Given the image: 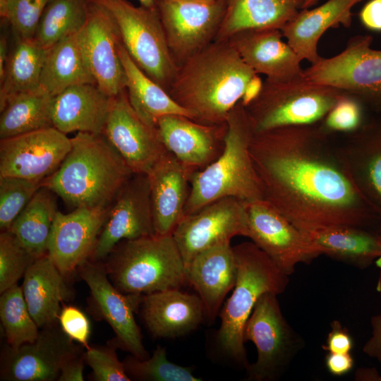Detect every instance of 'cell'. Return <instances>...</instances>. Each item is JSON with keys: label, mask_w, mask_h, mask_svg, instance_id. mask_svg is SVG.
Here are the masks:
<instances>
[{"label": "cell", "mask_w": 381, "mask_h": 381, "mask_svg": "<svg viewBox=\"0 0 381 381\" xmlns=\"http://www.w3.org/2000/svg\"><path fill=\"white\" fill-rule=\"evenodd\" d=\"M53 99L41 87L10 97L0 109V140L54 127Z\"/></svg>", "instance_id": "obj_35"}, {"label": "cell", "mask_w": 381, "mask_h": 381, "mask_svg": "<svg viewBox=\"0 0 381 381\" xmlns=\"http://www.w3.org/2000/svg\"><path fill=\"white\" fill-rule=\"evenodd\" d=\"M186 275L203 303L206 319L213 322L236 282L237 263L231 242L216 244L198 253L186 267Z\"/></svg>", "instance_id": "obj_23"}, {"label": "cell", "mask_w": 381, "mask_h": 381, "mask_svg": "<svg viewBox=\"0 0 381 381\" xmlns=\"http://www.w3.org/2000/svg\"><path fill=\"white\" fill-rule=\"evenodd\" d=\"M354 360L351 353L328 352L325 356V365L329 373L341 376L349 373L353 368Z\"/></svg>", "instance_id": "obj_47"}, {"label": "cell", "mask_w": 381, "mask_h": 381, "mask_svg": "<svg viewBox=\"0 0 381 381\" xmlns=\"http://www.w3.org/2000/svg\"><path fill=\"white\" fill-rule=\"evenodd\" d=\"M344 92L303 77L275 82L265 79L244 104L255 133L291 126L320 123Z\"/></svg>", "instance_id": "obj_7"}, {"label": "cell", "mask_w": 381, "mask_h": 381, "mask_svg": "<svg viewBox=\"0 0 381 381\" xmlns=\"http://www.w3.org/2000/svg\"><path fill=\"white\" fill-rule=\"evenodd\" d=\"M379 110L381 111V107H380V109ZM380 123H381V120H380Z\"/></svg>", "instance_id": "obj_56"}, {"label": "cell", "mask_w": 381, "mask_h": 381, "mask_svg": "<svg viewBox=\"0 0 381 381\" xmlns=\"http://www.w3.org/2000/svg\"><path fill=\"white\" fill-rule=\"evenodd\" d=\"M233 249L237 278L231 295L219 312L216 342L224 355L246 368L249 363L243 337L245 324L258 298L267 292L282 294L289 279L253 242L241 243Z\"/></svg>", "instance_id": "obj_5"}, {"label": "cell", "mask_w": 381, "mask_h": 381, "mask_svg": "<svg viewBox=\"0 0 381 381\" xmlns=\"http://www.w3.org/2000/svg\"><path fill=\"white\" fill-rule=\"evenodd\" d=\"M143 321L155 338H176L195 330L206 318L197 294L169 289L143 295Z\"/></svg>", "instance_id": "obj_26"}, {"label": "cell", "mask_w": 381, "mask_h": 381, "mask_svg": "<svg viewBox=\"0 0 381 381\" xmlns=\"http://www.w3.org/2000/svg\"><path fill=\"white\" fill-rule=\"evenodd\" d=\"M359 18L367 29L381 32V0H370L362 8Z\"/></svg>", "instance_id": "obj_48"}, {"label": "cell", "mask_w": 381, "mask_h": 381, "mask_svg": "<svg viewBox=\"0 0 381 381\" xmlns=\"http://www.w3.org/2000/svg\"><path fill=\"white\" fill-rule=\"evenodd\" d=\"M329 135L320 123L254 133L250 154L263 199L301 230H380V218L358 192Z\"/></svg>", "instance_id": "obj_1"}, {"label": "cell", "mask_w": 381, "mask_h": 381, "mask_svg": "<svg viewBox=\"0 0 381 381\" xmlns=\"http://www.w3.org/2000/svg\"><path fill=\"white\" fill-rule=\"evenodd\" d=\"M371 337L365 343L363 351L369 357L375 358L381 365V315L370 318Z\"/></svg>", "instance_id": "obj_50"}, {"label": "cell", "mask_w": 381, "mask_h": 381, "mask_svg": "<svg viewBox=\"0 0 381 381\" xmlns=\"http://www.w3.org/2000/svg\"><path fill=\"white\" fill-rule=\"evenodd\" d=\"M363 102L356 97L344 93L320 123L327 133H351L365 123L363 120Z\"/></svg>", "instance_id": "obj_43"}, {"label": "cell", "mask_w": 381, "mask_h": 381, "mask_svg": "<svg viewBox=\"0 0 381 381\" xmlns=\"http://www.w3.org/2000/svg\"><path fill=\"white\" fill-rule=\"evenodd\" d=\"M224 13L214 40H228L248 29L282 28L303 9L306 0H224Z\"/></svg>", "instance_id": "obj_30"}, {"label": "cell", "mask_w": 381, "mask_h": 381, "mask_svg": "<svg viewBox=\"0 0 381 381\" xmlns=\"http://www.w3.org/2000/svg\"><path fill=\"white\" fill-rule=\"evenodd\" d=\"M153 234L148 176L133 174L111 204L90 258L99 262L121 241Z\"/></svg>", "instance_id": "obj_16"}, {"label": "cell", "mask_w": 381, "mask_h": 381, "mask_svg": "<svg viewBox=\"0 0 381 381\" xmlns=\"http://www.w3.org/2000/svg\"><path fill=\"white\" fill-rule=\"evenodd\" d=\"M126 372L131 380L149 381H200L202 378L193 374L190 367L171 362L166 349L157 346L152 356L140 359L131 354L123 361Z\"/></svg>", "instance_id": "obj_39"}, {"label": "cell", "mask_w": 381, "mask_h": 381, "mask_svg": "<svg viewBox=\"0 0 381 381\" xmlns=\"http://www.w3.org/2000/svg\"><path fill=\"white\" fill-rule=\"evenodd\" d=\"M8 54V44L6 35L1 34L0 37V80L3 79L4 75Z\"/></svg>", "instance_id": "obj_51"}, {"label": "cell", "mask_w": 381, "mask_h": 381, "mask_svg": "<svg viewBox=\"0 0 381 381\" xmlns=\"http://www.w3.org/2000/svg\"><path fill=\"white\" fill-rule=\"evenodd\" d=\"M112 97L96 84L71 86L54 97L53 126L68 134L83 132L101 134L109 113Z\"/></svg>", "instance_id": "obj_27"}, {"label": "cell", "mask_w": 381, "mask_h": 381, "mask_svg": "<svg viewBox=\"0 0 381 381\" xmlns=\"http://www.w3.org/2000/svg\"><path fill=\"white\" fill-rule=\"evenodd\" d=\"M85 352L83 351L70 358L62 366L59 381H83Z\"/></svg>", "instance_id": "obj_49"}, {"label": "cell", "mask_w": 381, "mask_h": 381, "mask_svg": "<svg viewBox=\"0 0 381 381\" xmlns=\"http://www.w3.org/2000/svg\"><path fill=\"white\" fill-rule=\"evenodd\" d=\"M78 270L90 289L95 313L111 326L116 335L113 344L138 358H147L134 316L143 295L121 292L110 281L104 264L99 261L87 260Z\"/></svg>", "instance_id": "obj_13"}, {"label": "cell", "mask_w": 381, "mask_h": 381, "mask_svg": "<svg viewBox=\"0 0 381 381\" xmlns=\"http://www.w3.org/2000/svg\"><path fill=\"white\" fill-rule=\"evenodd\" d=\"M81 30L47 50L40 87L54 97L75 85L96 84L83 52Z\"/></svg>", "instance_id": "obj_33"}, {"label": "cell", "mask_w": 381, "mask_h": 381, "mask_svg": "<svg viewBox=\"0 0 381 381\" xmlns=\"http://www.w3.org/2000/svg\"><path fill=\"white\" fill-rule=\"evenodd\" d=\"M365 0H327L314 8H303L282 30L288 44L303 60L310 64L322 59L318 44L329 28L340 25L349 28L352 23V8Z\"/></svg>", "instance_id": "obj_28"}, {"label": "cell", "mask_w": 381, "mask_h": 381, "mask_svg": "<svg viewBox=\"0 0 381 381\" xmlns=\"http://www.w3.org/2000/svg\"><path fill=\"white\" fill-rule=\"evenodd\" d=\"M155 4L178 66L215 40L224 13V0H155Z\"/></svg>", "instance_id": "obj_12"}, {"label": "cell", "mask_w": 381, "mask_h": 381, "mask_svg": "<svg viewBox=\"0 0 381 381\" xmlns=\"http://www.w3.org/2000/svg\"><path fill=\"white\" fill-rule=\"evenodd\" d=\"M140 2V5L147 8H155V0H138Z\"/></svg>", "instance_id": "obj_53"}, {"label": "cell", "mask_w": 381, "mask_h": 381, "mask_svg": "<svg viewBox=\"0 0 381 381\" xmlns=\"http://www.w3.org/2000/svg\"><path fill=\"white\" fill-rule=\"evenodd\" d=\"M47 49L34 40H16L0 80V109L13 95L40 87Z\"/></svg>", "instance_id": "obj_36"}, {"label": "cell", "mask_w": 381, "mask_h": 381, "mask_svg": "<svg viewBox=\"0 0 381 381\" xmlns=\"http://www.w3.org/2000/svg\"><path fill=\"white\" fill-rule=\"evenodd\" d=\"M320 0H308L303 6V8H310L312 6L316 5Z\"/></svg>", "instance_id": "obj_54"}, {"label": "cell", "mask_w": 381, "mask_h": 381, "mask_svg": "<svg viewBox=\"0 0 381 381\" xmlns=\"http://www.w3.org/2000/svg\"><path fill=\"white\" fill-rule=\"evenodd\" d=\"M8 230L0 234V294L18 284L36 260Z\"/></svg>", "instance_id": "obj_41"}, {"label": "cell", "mask_w": 381, "mask_h": 381, "mask_svg": "<svg viewBox=\"0 0 381 381\" xmlns=\"http://www.w3.org/2000/svg\"><path fill=\"white\" fill-rule=\"evenodd\" d=\"M371 35L351 37L336 56L303 69L307 80L341 90L363 103L381 107V50L371 48Z\"/></svg>", "instance_id": "obj_10"}, {"label": "cell", "mask_w": 381, "mask_h": 381, "mask_svg": "<svg viewBox=\"0 0 381 381\" xmlns=\"http://www.w3.org/2000/svg\"><path fill=\"white\" fill-rule=\"evenodd\" d=\"M306 1H307L308 0H306ZM305 4H306V3H305Z\"/></svg>", "instance_id": "obj_57"}, {"label": "cell", "mask_w": 381, "mask_h": 381, "mask_svg": "<svg viewBox=\"0 0 381 381\" xmlns=\"http://www.w3.org/2000/svg\"><path fill=\"white\" fill-rule=\"evenodd\" d=\"M59 169L42 181L66 203L76 207H109L134 174L101 134L78 132Z\"/></svg>", "instance_id": "obj_3"}, {"label": "cell", "mask_w": 381, "mask_h": 381, "mask_svg": "<svg viewBox=\"0 0 381 381\" xmlns=\"http://www.w3.org/2000/svg\"><path fill=\"white\" fill-rule=\"evenodd\" d=\"M89 0H49L34 40L48 49L64 38L80 31L87 16Z\"/></svg>", "instance_id": "obj_37"}, {"label": "cell", "mask_w": 381, "mask_h": 381, "mask_svg": "<svg viewBox=\"0 0 381 381\" xmlns=\"http://www.w3.org/2000/svg\"><path fill=\"white\" fill-rule=\"evenodd\" d=\"M82 351L57 324L40 331L35 341L17 349L6 345L1 356V380H57L63 365Z\"/></svg>", "instance_id": "obj_15"}, {"label": "cell", "mask_w": 381, "mask_h": 381, "mask_svg": "<svg viewBox=\"0 0 381 381\" xmlns=\"http://www.w3.org/2000/svg\"><path fill=\"white\" fill-rule=\"evenodd\" d=\"M277 296L272 292L263 294L245 324L244 342L252 341L257 350L255 362L246 368L248 380H277L303 346L285 319Z\"/></svg>", "instance_id": "obj_9"}, {"label": "cell", "mask_w": 381, "mask_h": 381, "mask_svg": "<svg viewBox=\"0 0 381 381\" xmlns=\"http://www.w3.org/2000/svg\"><path fill=\"white\" fill-rule=\"evenodd\" d=\"M0 319L7 345L12 349L33 342L38 337L39 327L29 312L22 286L18 284L1 294Z\"/></svg>", "instance_id": "obj_38"}, {"label": "cell", "mask_w": 381, "mask_h": 381, "mask_svg": "<svg viewBox=\"0 0 381 381\" xmlns=\"http://www.w3.org/2000/svg\"><path fill=\"white\" fill-rule=\"evenodd\" d=\"M23 277L24 298L38 327L57 324L61 303L73 295L66 277L47 254L37 258Z\"/></svg>", "instance_id": "obj_29"}, {"label": "cell", "mask_w": 381, "mask_h": 381, "mask_svg": "<svg viewBox=\"0 0 381 381\" xmlns=\"http://www.w3.org/2000/svg\"><path fill=\"white\" fill-rule=\"evenodd\" d=\"M102 134L134 174H147L167 152L157 129L148 126L133 109L126 90L112 97Z\"/></svg>", "instance_id": "obj_18"}, {"label": "cell", "mask_w": 381, "mask_h": 381, "mask_svg": "<svg viewBox=\"0 0 381 381\" xmlns=\"http://www.w3.org/2000/svg\"><path fill=\"white\" fill-rule=\"evenodd\" d=\"M71 140L54 127L0 140V176L42 181L60 167Z\"/></svg>", "instance_id": "obj_17"}, {"label": "cell", "mask_w": 381, "mask_h": 381, "mask_svg": "<svg viewBox=\"0 0 381 381\" xmlns=\"http://www.w3.org/2000/svg\"><path fill=\"white\" fill-rule=\"evenodd\" d=\"M49 0H0L1 19L10 24L16 40H33Z\"/></svg>", "instance_id": "obj_42"}, {"label": "cell", "mask_w": 381, "mask_h": 381, "mask_svg": "<svg viewBox=\"0 0 381 381\" xmlns=\"http://www.w3.org/2000/svg\"><path fill=\"white\" fill-rule=\"evenodd\" d=\"M147 175L150 183L155 234H172L184 216L191 175L169 151Z\"/></svg>", "instance_id": "obj_24"}, {"label": "cell", "mask_w": 381, "mask_h": 381, "mask_svg": "<svg viewBox=\"0 0 381 381\" xmlns=\"http://www.w3.org/2000/svg\"><path fill=\"white\" fill-rule=\"evenodd\" d=\"M339 147L356 188L381 221L380 121L349 133Z\"/></svg>", "instance_id": "obj_25"}, {"label": "cell", "mask_w": 381, "mask_h": 381, "mask_svg": "<svg viewBox=\"0 0 381 381\" xmlns=\"http://www.w3.org/2000/svg\"><path fill=\"white\" fill-rule=\"evenodd\" d=\"M109 207H76L67 214L58 210L47 255L66 278L90 258Z\"/></svg>", "instance_id": "obj_20"}, {"label": "cell", "mask_w": 381, "mask_h": 381, "mask_svg": "<svg viewBox=\"0 0 381 381\" xmlns=\"http://www.w3.org/2000/svg\"><path fill=\"white\" fill-rule=\"evenodd\" d=\"M186 269L200 252L236 236H248L245 202L226 197L184 215L172 233Z\"/></svg>", "instance_id": "obj_14"}, {"label": "cell", "mask_w": 381, "mask_h": 381, "mask_svg": "<svg viewBox=\"0 0 381 381\" xmlns=\"http://www.w3.org/2000/svg\"><path fill=\"white\" fill-rule=\"evenodd\" d=\"M226 126L222 153L190 176L184 215L223 198L233 197L243 202L263 199L261 183L250 154L255 131L242 100L230 111Z\"/></svg>", "instance_id": "obj_4"}, {"label": "cell", "mask_w": 381, "mask_h": 381, "mask_svg": "<svg viewBox=\"0 0 381 381\" xmlns=\"http://www.w3.org/2000/svg\"><path fill=\"white\" fill-rule=\"evenodd\" d=\"M245 208L247 237L288 276L298 264L324 255L320 246L265 200L245 202Z\"/></svg>", "instance_id": "obj_11"}, {"label": "cell", "mask_w": 381, "mask_h": 381, "mask_svg": "<svg viewBox=\"0 0 381 381\" xmlns=\"http://www.w3.org/2000/svg\"><path fill=\"white\" fill-rule=\"evenodd\" d=\"M54 194L42 186L8 229L35 258L47 254L52 227L58 212Z\"/></svg>", "instance_id": "obj_34"}, {"label": "cell", "mask_w": 381, "mask_h": 381, "mask_svg": "<svg viewBox=\"0 0 381 381\" xmlns=\"http://www.w3.org/2000/svg\"><path fill=\"white\" fill-rule=\"evenodd\" d=\"M262 83L228 40H214L178 66L168 93L191 119L224 125L232 109L241 100L246 104Z\"/></svg>", "instance_id": "obj_2"}, {"label": "cell", "mask_w": 381, "mask_h": 381, "mask_svg": "<svg viewBox=\"0 0 381 381\" xmlns=\"http://www.w3.org/2000/svg\"><path fill=\"white\" fill-rule=\"evenodd\" d=\"M356 380L381 381V375H379L375 368H359L356 373Z\"/></svg>", "instance_id": "obj_52"}, {"label": "cell", "mask_w": 381, "mask_h": 381, "mask_svg": "<svg viewBox=\"0 0 381 381\" xmlns=\"http://www.w3.org/2000/svg\"><path fill=\"white\" fill-rule=\"evenodd\" d=\"M379 234L381 238V229L379 230ZM377 267L381 268V256L375 262Z\"/></svg>", "instance_id": "obj_55"}, {"label": "cell", "mask_w": 381, "mask_h": 381, "mask_svg": "<svg viewBox=\"0 0 381 381\" xmlns=\"http://www.w3.org/2000/svg\"><path fill=\"white\" fill-rule=\"evenodd\" d=\"M113 344L107 346H89L85 352V362L96 381H130L123 362L119 360Z\"/></svg>", "instance_id": "obj_44"}, {"label": "cell", "mask_w": 381, "mask_h": 381, "mask_svg": "<svg viewBox=\"0 0 381 381\" xmlns=\"http://www.w3.org/2000/svg\"><path fill=\"white\" fill-rule=\"evenodd\" d=\"M81 43L90 71L97 87L114 97L126 90V76L119 54L121 39L110 13L89 0Z\"/></svg>", "instance_id": "obj_19"}, {"label": "cell", "mask_w": 381, "mask_h": 381, "mask_svg": "<svg viewBox=\"0 0 381 381\" xmlns=\"http://www.w3.org/2000/svg\"><path fill=\"white\" fill-rule=\"evenodd\" d=\"M108 277L126 294L180 289L186 269L172 234H153L119 243L107 257Z\"/></svg>", "instance_id": "obj_6"}, {"label": "cell", "mask_w": 381, "mask_h": 381, "mask_svg": "<svg viewBox=\"0 0 381 381\" xmlns=\"http://www.w3.org/2000/svg\"><path fill=\"white\" fill-rule=\"evenodd\" d=\"M320 246L324 255L360 269L381 256L379 230L351 226H328L301 230Z\"/></svg>", "instance_id": "obj_31"}, {"label": "cell", "mask_w": 381, "mask_h": 381, "mask_svg": "<svg viewBox=\"0 0 381 381\" xmlns=\"http://www.w3.org/2000/svg\"><path fill=\"white\" fill-rule=\"evenodd\" d=\"M283 37L279 29H248L234 34L228 41L243 61L267 80L284 82L301 78L302 60Z\"/></svg>", "instance_id": "obj_22"}, {"label": "cell", "mask_w": 381, "mask_h": 381, "mask_svg": "<svg viewBox=\"0 0 381 381\" xmlns=\"http://www.w3.org/2000/svg\"><path fill=\"white\" fill-rule=\"evenodd\" d=\"M353 347V338L345 327L338 320H334L331 323L329 331L325 345L324 350L332 353H351Z\"/></svg>", "instance_id": "obj_46"}, {"label": "cell", "mask_w": 381, "mask_h": 381, "mask_svg": "<svg viewBox=\"0 0 381 381\" xmlns=\"http://www.w3.org/2000/svg\"><path fill=\"white\" fill-rule=\"evenodd\" d=\"M158 137L167 151L173 154L190 174L215 161L225 145L226 123L206 125L186 116L169 114L157 122Z\"/></svg>", "instance_id": "obj_21"}, {"label": "cell", "mask_w": 381, "mask_h": 381, "mask_svg": "<svg viewBox=\"0 0 381 381\" xmlns=\"http://www.w3.org/2000/svg\"><path fill=\"white\" fill-rule=\"evenodd\" d=\"M62 331L73 341L87 349L90 325L87 317L75 306H63L58 318Z\"/></svg>", "instance_id": "obj_45"}, {"label": "cell", "mask_w": 381, "mask_h": 381, "mask_svg": "<svg viewBox=\"0 0 381 381\" xmlns=\"http://www.w3.org/2000/svg\"><path fill=\"white\" fill-rule=\"evenodd\" d=\"M119 54L126 76V90L129 102L148 126L155 128L157 120L165 115L190 114L179 106L168 92L147 75L133 61L120 42Z\"/></svg>", "instance_id": "obj_32"}, {"label": "cell", "mask_w": 381, "mask_h": 381, "mask_svg": "<svg viewBox=\"0 0 381 381\" xmlns=\"http://www.w3.org/2000/svg\"><path fill=\"white\" fill-rule=\"evenodd\" d=\"M111 16L121 43L136 65L167 92L178 66L169 49L157 9L128 0H90Z\"/></svg>", "instance_id": "obj_8"}, {"label": "cell", "mask_w": 381, "mask_h": 381, "mask_svg": "<svg viewBox=\"0 0 381 381\" xmlns=\"http://www.w3.org/2000/svg\"><path fill=\"white\" fill-rule=\"evenodd\" d=\"M42 181L13 176H0V229L7 231L25 207Z\"/></svg>", "instance_id": "obj_40"}]
</instances>
